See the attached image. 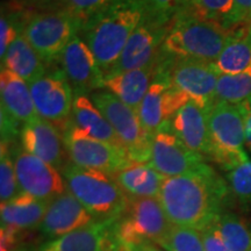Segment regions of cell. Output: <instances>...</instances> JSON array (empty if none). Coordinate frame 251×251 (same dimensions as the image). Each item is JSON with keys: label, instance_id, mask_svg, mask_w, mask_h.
<instances>
[{"label": "cell", "instance_id": "1", "mask_svg": "<svg viewBox=\"0 0 251 251\" xmlns=\"http://www.w3.org/2000/svg\"><path fill=\"white\" fill-rule=\"evenodd\" d=\"M227 181L208 164L190 174L165 178L158 200L171 225L202 230L225 211Z\"/></svg>", "mask_w": 251, "mask_h": 251}, {"label": "cell", "instance_id": "2", "mask_svg": "<svg viewBox=\"0 0 251 251\" xmlns=\"http://www.w3.org/2000/svg\"><path fill=\"white\" fill-rule=\"evenodd\" d=\"M148 15V0H111L86 19L81 39L92 50L103 76Z\"/></svg>", "mask_w": 251, "mask_h": 251}, {"label": "cell", "instance_id": "3", "mask_svg": "<svg viewBox=\"0 0 251 251\" xmlns=\"http://www.w3.org/2000/svg\"><path fill=\"white\" fill-rule=\"evenodd\" d=\"M230 36L231 28L180 11L163 43V51L171 57L214 63Z\"/></svg>", "mask_w": 251, "mask_h": 251}, {"label": "cell", "instance_id": "4", "mask_svg": "<svg viewBox=\"0 0 251 251\" xmlns=\"http://www.w3.org/2000/svg\"><path fill=\"white\" fill-rule=\"evenodd\" d=\"M61 171L69 192L96 220L118 219L124 213L128 198L113 175L80 168L71 162Z\"/></svg>", "mask_w": 251, "mask_h": 251}, {"label": "cell", "instance_id": "5", "mask_svg": "<svg viewBox=\"0 0 251 251\" xmlns=\"http://www.w3.org/2000/svg\"><path fill=\"white\" fill-rule=\"evenodd\" d=\"M158 198H128L127 206L115 220L118 251H131L146 243H156L171 228Z\"/></svg>", "mask_w": 251, "mask_h": 251}, {"label": "cell", "instance_id": "6", "mask_svg": "<svg viewBox=\"0 0 251 251\" xmlns=\"http://www.w3.org/2000/svg\"><path fill=\"white\" fill-rule=\"evenodd\" d=\"M85 20L68 9L42 12L25 19L23 34L47 64L57 62L74 37L83 29Z\"/></svg>", "mask_w": 251, "mask_h": 251}, {"label": "cell", "instance_id": "7", "mask_svg": "<svg viewBox=\"0 0 251 251\" xmlns=\"http://www.w3.org/2000/svg\"><path fill=\"white\" fill-rule=\"evenodd\" d=\"M208 126L211 161L225 171L249 161L246 151L244 120L238 105L216 101L208 113Z\"/></svg>", "mask_w": 251, "mask_h": 251}, {"label": "cell", "instance_id": "8", "mask_svg": "<svg viewBox=\"0 0 251 251\" xmlns=\"http://www.w3.org/2000/svg\"><path fill=\"white\" fill-rule=\"evenodd\" d=\"M90 98L111 124L131 162L149 163L151 135L143 127L137 112L106 90L96 91Z\"/></svg>", "mask_w": 251, "mask_h": 251}, {"label": "cell", "instance_id": "9", "mask_svg": "<svg viewBox=\"0 0 251 251\" xmlns=\"http://www.w3.org/2000/svg\"><path fill=\"white\" fill-rule=\"evenodd\" d=\"M62 134L70 162L80 168L115 175L134 163L124 149L94 139L71 120Z\"/></svg>", "mask_w": 251, "mask_h": 251}, {"label": "cell", "instance_id": "10", "mask_svg": "<svg viewBox=\"0 0 251 251\" xmlns=\"http://www.w3.org/2000/svg\"><path fill=\"white\" fill-rule=\"evenodd\" d=\"M34 106L40 118L62 131L71 120L75 93L62 69H52L29 84Z\"/></svg>", "mask_w": 251, "mask_h": 251}, {"label": "cell", "instance_id": "11", "mask_svg": "<svg viewBox=\"0 0 251 251\" xmlns=\"http://www.w3.org/2000/svg\"><path fill=\"white\" fill-rule=\"evenodd\" d=\"M169 81L200 107L211 111L216 102V84L220 72L213 63L172 57L166 68Z\"/></svg>", "mask_w": 251, "mask_h": 251}, {"label": "cell", "instance_id": "12", "mask_svg": "<svg viewBox=\"0 0 251 251\" xmlns=\"http://www.w3.org/2000/svg\"><path fill=\"white\" fill-rule=\"evenodd\" d=\"M11 152L23 192L47 201L67 192V183L57 168L27 152L21 144H11Z\"/></svg>", "mask_w": 251, "mask_h": 251}, {"label": "cell", "instance_id": "13", "mask_svg": "<svg viewBox=\"0 0 251 251\" xmlns=\"http://www.w3.org/2000/svg\"><path fill=\"white\" fill-rule=\"evenodd\" d=\"M149 164L163 177L170 178L199 170L206 158L188 149L166 121L151 137Z\"/></svg>", "mask_w": 251, "mask_h": 251}, {"label": "cell", "instance_id": "14", "mask_svg": "<svg viewBox=\"0 0 251 251\" xmlns=\"http://www.w3.org/2000/svg\"><path fill=\"white\" fill-rule=\"evenodd\" d=\"M171 26L172 24L156 23L148 15L128 40L120 57L106 74L105 78L142 68L158 57Z\"/></svg>", "mask_w": 251, "mask_h": 251}, {"label": "cell", "instance_id": "15", "mask_svg": "<svg viewBox=\"0 0 251 251\" xmlns=\"http://www.w3.org/2000/svg\"><path fill=\"white\" fill-rule=\"evenodd\" d=\"M58 62L75 96H89L103 89L105 76L92 50L79 35L74 37L65 47Z\"/></svg>", "mask_w": 251, "mask_h": 251}, {"label": "cell", "instance_id": "16", "mask_svg": "<svg viewBox=\"0 0 251 251\" xmlns=\"http://www.w3.org/2000/svg\"><path fill=\"white\" fill-rule=\"evenodd\" d=\"M94 221L96 219L92 214L67 191L49 202L45 218L37 229L43 236L52 241Z\"/></svg>", "mask_w": 251, "mask_h": 251}, {"label": "cell", "instance_id": "17", "mask_svg": "<svg viewBox=\"0 0 251 251\" xmlns=\"http://www.w3.org/2000/svg\"><path fill=\"white\" fill-rule=\"evenodd\" d=\"M21 147L31 155L39 157L62 170L68 156L63 142V134L56 126L37 117L23 126L20 133Z\"/></svg>", "mask_w": 251, "mask_h": 251}, {"label": "cell", "instance_id": "18", "mask_svg": "<svg viewBox=\"0 0 251 251\" xmlns=\"http://www.w3.org/2000/svg\"><path fill=\"white\" fill-rule=\"evenodd\" d=\"M162 50L158 57L142 68L135 69L103 79V89L118 97L122 102L137 112L150 85L168 61Z\"/></svg>", "mask_w": 251, "mask_h": 251}, {"label": "cell", "instance_id": "19", "mask_svg": "<svg viewBox=\"0 0 251 251\" xmlns=\"http://www.w3.org/2000/svg\"><path fill=\"white\" fill-rule=\"evenodd\" d=\"M208 113L194 101H188L170 120L171 127L185 146L192 151L209 159L211 135Z\"/></svg>", "mask_w": 251, "mask_h": 251}, {"label": "cell", "instance_id": "20", "mask_svg": "<svg viewBox=\"0 0 251 251\" xmlns=\"http://www.w3.org/2000/svg\"><path fill=\"white\" fill-rule=\"evenodd\" d=\"M115 220H96L93 224L49 241V243L57 251H118Z\"/></svg>", "mask_w": 251, "mask_h": 251}, {"label": "cell", "instance_id": "21", "mask_svg": "<svg viewBox=\"0 0 251 251\" xmlns=\"http://www.w3.org/2000/svg\"><path fill=\"white\" fill-rule=\"evenodd\" d=\"M171 58L170 56L157 75L137 109V114L143 127L151 135V137L166 121H170L172 119L170 111L171 84L166 74V68Z\"/></svg>", "mask_w": 251, "mask_h": 251}, {"label": "cell", "instance_id": "22", "mask_svg": "<svg viewBox=\"0 0 251 251\" xmlns=\"http://www.w3.org/2000/svg\"><path fill=\"white\" fill-rule=\"evenodd\" d=\"M50 201L41 200L23 192L11 201L1 203V227L13 229L18 233L39 228Z\"/></svg>", "mask_w": 251, "mask_h": 251}, {"label": "cell", "instance_id": "23", "mask_svg": "<svg viewBox=\"0 0 251 251\" xmlns=\"http://www.w3.org/2000/svg\"><path fill=\"white\" fill-rule=\"evenodd\" d=\"M1 106L21 125L39 117L34 106L29 85L7 69L0 72Z\"/></svg>", "mask_w": 251, "mask_h": 251}, {"label": "cell", "instance_id": "24", "mask_svg": "<svg viewBox=\"0 0 251 251\" xmlns=\"http://www.w3.org/2000/svg\"><path fill=\"white\" fill-rule=\"evenodd\" d=\"M71 121L94 139L124 149L111 124L97 108L86 94H76L71 113ZM125 150V149H124ZM126 151V150H125Z\"/></svg>", "mask_w": 251, "mask_h": 251}, {"label": "cell", "instance_id": "25", "mask_svg": "<svg viewBox=\"0 0 251 251\" xmlns=\"http://www.w3.org/2000/svg\"><path fill=\"white\" fill-rule=\"evenodd\" d=\"M213 64L220 74L251 72V24L231 27L230 39Z\"/></svg>", "mask_w": 251, "mask_h": 251}, {"label": "cell", "instance_id": "26", "mask_svg": "<svg viewBox=\"0 0 251 251\" xmlns=\"http://www.w3.org/2000/svg\"><path fill=\"white\" fill-rule=\"evenodd\" d=\"M49 65L41 58L36 50L24 36L23 30L18 34L9 46L5 58L1 61V68H5L29 84L42 77Z\"/></svg>", "mask_w": 251, "mask_h": 251}, {"label": "cell", "instance_id": "27", "mask_svg": "<svg viewBox=\"0 0 251 251\" xmlns=\"http://www.w3.org/2000/svg\"><path fill=\"white\" fill-rule=\"evenodd\" d=\"M113 177L129 199L158 198L165 179L149 163H133Z\"/></svg>", "mask_w": 251, "mask_h": 251}, {"label": "cell", "instance_id": "28", "mask_svg": "<svg viewBox=\"0 0 251 251\" xmlns=\"http://www.w3.org/2000/svg\"><path fill=\"white\" fill-rule=\"evenodd\" d=\"M215 222L229 251L251 250V225L242 216L224 211Z\"/></svg>", "mask_w": 251, "mask_h": 251}, {"label": "cell", "instance_id": "29", "mask_svg": "<svg viewBox=\"0 0 251 251\" xmlns=\"http://www.w3.org/2000/svg\"><path fill=\"white\" fill-rule=\"evenodd\" d=\"M251 97V72L220 75L216 84V101L240 105Z\"/></svg>", "mask_w": 251, "mask_h": 251}, {"label": "cell", "instance_id": "30", "mask_svg": "<svg viewBox=\"0 0 251 251\" xmlns=\"http://www.w3.org/2000/svg\"><path fill=\"white\" fill-rule=\"evenodd\" d=\"M234 9V0H187L181 11L203 20L229 27Z\"/></svg>", "mask_w": 251, "mask_h": 251}, {"label": "cell", "instance_id": "31", "mask_svg": "<svg viewBox=\"0 0 251 251\" xmlns=\"http://www.w3.org/2000/svg\"><path fill=\"white\" fill-rule=\"evenodd\" d=\"M229 194L241 209L244 212H251V161L226 171Z\"/></svg>", "mask_w": 251, "mask_h": 251}, {"label": "cell", "instance_id": "32", "mask_svg": "<svg viewBox=\"0 0 251 251\" xmlns=\"http://www.w3.org/2000/svg\"><path fill=\"white\" fill-rule=\"evenodd\" d=\"M157 244L165 251H205L201 231L175 225Z\"/></svg>", "mask_w": 251, "mask_h": 251}, {"label": "cell", "instance_id": "33", "mask_svg": "<svg viewBox=\"0 0 251 251\" xmlns=\"http://www.w3.org/2000/svg\"><path fill=\"white\" fill-rule=\"evenodd\" d=\"M23 193L19 184L11 144L1 143L0 150V201L1 203L11 201L19 194Z\"/></svg>", "mask_w": 251, "mask_h": 251}, {"label": "cell", "instance_id": "34", "mask_svg": "<svg viewBox=\"0 0 251 251\" xmlns=\"http://www.w3.org/2000/svg\"><path fill=\"white\" fill-rule=\"evenodd\" d=\"M187 0H148L149 17L161 25H170Z\"/></svg>", "mask_w": 251, "mask_h": 251}, {"label": "cell", "instance_id": "35", "mask_svg": "<svg viewBox=\"0 0 251 251\" xmlns=\"http://www.w3.org/2000/svg\"><path fill=\"white\" fill-rule=\"evenodd\" d=\"M17 13H8L1 9V19H0V58H5L6 52L12 45V42L23 30L25 21H19Z\"/></svg>", "mask_w": 251, "mask_h": 251}, {"label": "cell", "instance_id": "36", "mask_svg": "<svg viewBox=\"0 0 251 251\" xmlns=\"http://www.w3.org/2000/svg\"><path fill=\"white\" fill-rule=\"evenodd\" d=\"M111 0H61L62 8L86 20L91 14L98 11Z\"/></svg>", "mask_w": 251, "mask_h": 251}, {"label": "cell", "instance_id": "37", "mask_svg": "<svg viewBox=\"0 0 251 251\" xmlns=\"http://www.w3.org/2000/svg\"><path fill=\"white\" fill-rule=\"evenodd\" d=\"M0 124H1V143L13 144L15 139L20 137L24 125L15 120L2 106L0 109Z\"/></svg>", "mask_w": 251, "mask_h": 251}, {"label": "cell", "instance_id": "38", "mask_svg": "<svg viewBox=\"0 0 251 251\" xmlns=\"http://www.w3.org/2000/svg\"><path fill=\"white\" fill-rule=\"evenodd\" d=\"M215 220L203 228L202 230H200L202 235L205 251H229L227 244L225 243L222 235L220 233L218 226H216Z\"/></svg>", "mask_w": 251, "mask_h": 251}, {"label": "cell", "instance_id": "39", "mask_svg": "<svg viewBox=\"0 0 251 251\" xmlns=\"http://www.w3.org/2000/svg\"><path fill=\"white\" fill-rule=\"evenodd\" d=\"M251 24V0H234V9L229 27Z\"/></svg>", "mask_w": 251, "mask_h": 251}, {"label": "cell", "instance_id": "40", "mask_svg": "<svg viewBox=\"0 0 251 251\" xmlns=\"http://www.w3.org/2000/svg\"><path fill=\"white\" fill-rule=\"evenodd\" d=\"M18 231L13 229L1 227L0 231V251H14L19 241Z\"/></svg>", "mask_w": 251, "mask_h": 251}, {"label": "cell", "instance_id": "41", "mask_svg": "<svg viewBox=\"0 0 251 251\" xmlns=\"http://www.w3.org/2000/svg\"><path fill=\"white\" fill-rule=\"evenodd\" d=\"M244 120V131H246V148L251 152V97L246 101L238 105Z\"/></svg>", "mask_w": 251, "mask_h": 251}, {"label": "cell", "instance_id": "42", "mask_svg": "<svg viewBox=\"0 0 251 251\" xmlns=\"http://www.w3.org/2000/svg\"><path fill=\"white\" fill-rule=\"evenodd\" d=\"M131 251H165V250L156 243H146V244H142V246L135 248V249Z\"/></svg>", "mask_w": 251, "mask_h": 251}, {"label": "cell", "instance_id": "43", "mask_svg": "<svg viewBox=\"0 0 251 251\" xmlns=\"http://www.w3.org/2000/svg\"><path fill=\"white\" fill-rule=\"evenodd\" d=\"M23 1L28 2V4H33V5H46V4H50V2L61 1V0H23Z\"/></svg>", "mask_w": 251, "mask_h": 251}, {"label": "cell", "instance_id": "44", "mask_svg": "<svg viewBox=\"0 0 251 251\" xmlns=\"http://www.w3.org/2000/svg\"><path fill=\"white\" fill-rule=\"evenodd\" d=\"M25 251H57V250L54 249V248L50 246L49 242H47L45 244H42V246H40L39 248H34V249L25 250Z\"/></svg>", "mask_w": 251, "mask_h": 251}, {"label": "cell", "instance_id": "45", "mask_svg": "<svg viewBox=\"0 0 251 251\" xmlns=\"http://www.w3.org/2000/svg\"><path fill=\"white\" fill-rule=\"evenodd\" d=\"M250 251H251V250H250Z\"/></svg>", "mask_w": 251, "mask_h": 251}]
</instances>
